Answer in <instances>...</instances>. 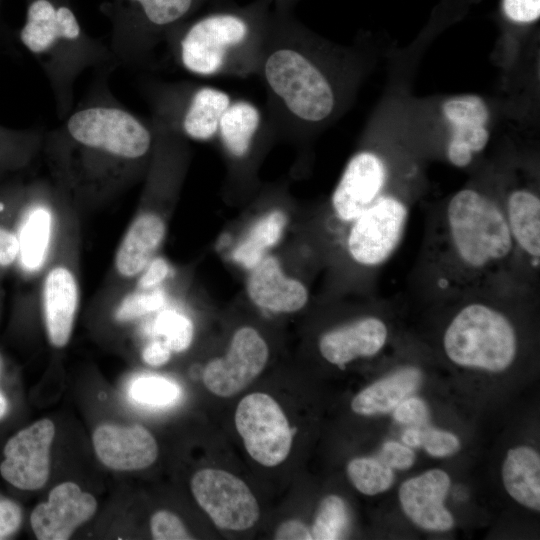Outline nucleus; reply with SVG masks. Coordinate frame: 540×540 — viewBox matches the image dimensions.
Masks as SVG:
<instances>
[{"label":"nucleus","instance_id":"nucleus-19","mask_svg":"<svg viewBox=\"0 0 540 540\" xmlns=\"http://www.w3.org/2000/svg\"><path fill=\"white\" fill-rule=\"evenodd\" d=\"M388 336L386 324L380 318L367 316L324 333L319 339V351L329 363L343 368L347 363L377 354Z\"/></svg>","mask_w":540,"mask_h":540},{"label":"nucleus","instance_id":"nucleus-6","mask_svg":"<svg viewBox=\"0 0 540 540\" xmlns=\"http://www.w3.org/2000/svg\"><path fill=\"white\" fill-rule=\"evenodd\" d=\"M209 1L215 0H111L102 7L112 24L111 53L129 64L146 61Z\"/></svg>","mask_w":540,"mask_h":540},{"label":"nucleus","instance_id":"nucleus-29","mask_svg":"<svg viewBox=\"0 0 540 540\" xmlns=\"http://www.w3.org/2000/svg\"><path fill=\"white\" fill-rule=\"evenodd\" d=\"M180 394L176 383L160 376L139 377L129 389V395L135 402L152 407L170 406L179 399Z\"/></svg>","mask_w":540,"mask_h":540},{"label":"nucleus","instance_id":"nucleus-17","mask_svg":"<svg viewBox=\"0 0 540 540\" xmlns=\"http://www.w3.org/2000/svg\"><path fill=\"white\" fill-rule=\"evenodd\" d=\"M450 488L448 474L433 469L410 478L399 488V501L406 516L417 526L431 531H447L454 518L444 506Z\"/></svg>","mask_w":540,"mask_h":540},{"label":"nucleus","instance_id":"nucleus-1","mask_svg":"<svg viewBox=\"0 0 540 540\" xmlns=\"http://www.w3.org/2000/svg\"><path fill=\"white\" fill-rule=\"evenodd\" d=\"M517 259L502 203L479 190L456 192L431 220L423 265L437 296L502 292L496 282Z\"/></svg>","mask_w":540,"mask_h":540},{"label":"nucleus","instance_id":"nucleus-11","mask_svg":"<svg viewBox=\"0 0 540 540\" xmlns=\"http://www.w3.org/2000/svg\"><path fill=\"white\" fill-rule=\"evenodd\" d=\"M268 358L269 348L261 334L243 326L234 332L225 355L204 368V385L217 396H234L263 371Z\"/></svg>","mask_w":540,"mask_h":540},{"label":"nucleus","instance_id":"nucleus-41","mask_svg":"<svg viewBox=\"0 0 540 540\" xmlns=\"http://www.w3.org/2000/svg\"><path fill=\"white\" fill-rule=\"evenodd\" d=\"M22 514L19 506L10 501H0V539L13 534L20 526Z\"/></svg>","mask_w":540,"mask_h":540},{"label":"nucleus","instance_id":"nucleus-32","mask_svg":"<svg viewBox=\"0 0 540 540\" xmlns=\"http://www.w3.org/2000/svg\"><path fill=\"white\" fill-rule=\"evenodd\" d=\"M156 331L172 352H182L192 342L194 326L186 315L177 311H166L158 317Z\"/></svg>","mask_w":540,"mask_h":540},{"label":"nucleus","instance_id":"nucleus-25","mask_svg":"<svg viewBox=\"0 0 540 540\" xmlns=\"http://www.w3.org/2000/svg\"><path fill=\"white\" fill-rule=\"evenodd\" d=\"M503 484L523 506L540 510V457L527 446L510 449L502 466Z\"/></svg>","mask_w":540,"mask_h":540},{"label":"nucleus","instance_id":"nucleus-20","mask_svg":"<svg viewBox=\"0 0 540 540\" xmlns=\"http://www.w3.org/2000/svg\"><path fill=\"white\" fill-rule=\"evenodd\" d=\"M77 306L78 286L72 272L65 267L50 270L43 287V308L53 346L60 348L68 343Z\"/></svg>","mask_w":540,"mask_h":540},{"label":"nucleus","instance_id":"nucleus-24","mask_svg":"<svg viewBox=\"0 0 540 540\" xmlns=\"http://www.w3.org/2000/svg\"><path fill=\"white\" fill-rule=\"evenodd\" d=\"M288 222L284 209L274 207L267 210L250 225L234 247L231 253L233 262L247 271L252 269L280 242Z\"/></svg>","mask_w":540,"mask_h":540},{"label":"nucleus","instance_id":"nucleus-47","mask_svg":"<svg viewBox=\"0 0 540 540\" xmlns=\"http://www.w3.org/2000/svg\"><path fill=\"white\" fill-rule=\"evenodd\" d=\"M0 4H1V0H0Z\"/></svg>","mask_w":540,"mask_h":540},{"label":"nucleus","instance_id":"nucleus-18","mask_svg":"<svg viewBox=\"0 0 540 540\" xmlns=\"http://www.w3.org/2000/svg\"><path fill=\"white\" fill-rule=\"evenodd\" d=\"M93 445L105 466L120 471L144 469L158 455L156 440L146 428L138 424L100 425L93 433Z\"/></svg>","mask_w":540,"mask_h":540},{"label":"nucleus","instance_id":"nucleus-43","mask_svg":"<svg viewBox=\"0 0 540 540\" xmlns=\"http://www.w3.org/2000/svg\"><path fill=\"white\" fill-rule=\"evenodd\" d=\"M278 540H309L312 539L310 529L299 520H289L282 523L275 532Z\"/></svg>","mask_w":540,"mask_h":540},{"label":"nucleus","instance_id":"nucleus-28","mask_svg":"<svg viewBox=\"0 0 540 540\" xmlns=\"http://www.w3.org/2000/svg\"><path fill=\"white\" fill-rule=\"evenodd\" d=\"M347 474L355 488L366 495L382 493L394 481L392 468L373 457L351 460L347 465Z\"/></svg>","mask_w":540,"mask_h":540},{"label":"nucleus","instance_id":"nucleus-7","mask_svg":"<svg viewBox=\"0 0 540 540\" xmlns=\"http://www.w3.org/2000/svg\"><path fill=\"white\" fill-rule=\"evenodd\" d=\"M152 117L178 136L215 140L220 120L233 98L217 87L191 82L148 83Z\"/></svg>","mask_w":540,"mask_h":540},{"label":"nucleus","instance_id":"nucleus-10","mask_svg":"<svg viewBox=\"0 0 540 540\" xmlns=\"http://www.w3.org/2000/svg\"><path fill=\"white\" fill-rule=\"evenodd\" d=\"M199 506L213 523L225 530H246L260 515L258 502L249 487L235 475L219 469H202L191 480Z\"/></svg>","mask_w":540,"mask_h":540},{"label":"nucleus","instance_id":"nucleus-12","mask_svg":"<svg viewBox=\"0 0 540 540\" xmlns=\"http://www.w3.org/2000/svg\"><path fill=\"white\" fill-rule=\"evenodd\" d=\"M274 131L269 117L257 105L246 99H233L220 120L215 140L231 170L243 174L251 169Z\"/></svg>","mask_w":540,"mask_h":540},{"label":"nucleus","instance_id":"nucleus-8","mask_svg":"<svg viewBox=\"0 0 540 540\" xmlns=\"http://www.w3.org/2000/svg\"><path fill=\"white\" fill-rule=\"evenodd\" d=\"M408 216L403 200L382 194L348 224L345 249L350 259L366 268L385 263L400 244Z\"/></svg>","mask_w":540,"mask_h":540},{"label":"nucleus","instance_id":"nucleus-42","mask_svg":"<svg viewBox=\"0 0 540 540\" xmlns=\"http://www.w3.org/2000/svg\"><path fill=\"white\" fill-rule=\"evenodd\" d=\"M19 252L18 235L0 224V267L12 265L19 258Z\"/></svg>","mask_w":540,"mask_h":540},{"label":"nucleus","instance_id":"nucleus-34","mask_svg":"<svg viewBox=\"0 0 540 540\" xmlns=\"http://www.w3.org/2000/svg\"><path fill=\"white\" fill-rule=\"evenodd\" d=\"M419 447L434 457H445L456 453L460 448V442L456 435L451 432L420 425Z\"/></svg>","mask_w":540,"mask_h":540},{"label":"nucleus","instance_id":"nucleus-30","mask_svg":"<svg viewBox=\"0 0 540 540\" xmlns=\"http://www.w3.org/2000/svg\"><path fill=\"white\" fill-rule=\"evenodd\" d=\"M442 112L452 127L486 126L489 119L486 103L476 95L450 98L443 103Z\"/></svg>","mask_w":540,"mask_h":540},{"label":"nucleus","instance_id":"nucleus-39","mask_svg":"<svg viewBox=\"0 0 540 540\" xmlns=\"http://www.w3.org/2000/svg\"><path fill=\"white\" fill-rule=\"evenodd\" d=\"M505 15L516 23H531L540 16V0H503Z\"/></svg>","mask_w":540,"mask_h":540},{"label":"nucleus","instance_id":"nucleus-35","mask_svg":"<svg viewBox=\"0 0 540 540\" xmlns=\"http://www.w3.org/2000/svg\"><path fill=\"white\" fill-rule=\"evenodd\" d=\"M150 528L153 538L157 540L192 539L180 518L166 510H160L153 514Z\"/></svg>","mask_w":540,"mask_h":540},{"label":"nucleus","instance_id":"nucleus-26","mask_svg":"<svg viewBox=\"0 0 540 540\" xmlns=\"http://www.w3.org/2000/svg\"><path fill=\"white\" fill-rule=\"evenodd\" d=\"M29 212L17 234L20 244L19 257L26 269L35 270L43 263L48 249L51 215L42 206L34 207Z\"/></svg>","mask_w":540,"mask_h":540},{"label":"nucleus","instance_id":"nucleus-13","mask_svg":"<svg viewBox=\"0 0 540 540\" xmlns=\"http://www.w3.org/2000/svg\"><path fill=\"white\" fill-rule=\"evenodd\" d=\"M54 434L53 422L42 419L11 437L3 451L2 477L22 490L41 488L49 477L50 446Z\"/></svg>","mask_w":540,"mask_h":540},{"label":"nucleus","instance_id":"nucleus-2","mask_svg":"<svg viewBox=\"0 0 540 540\" xmlns=\"http://www.w3.org/2000/svg\"><path fill=\"white\" fill-rule=\"evenodd\" d=\"M317 51L292 12L273 9L257 76L266 89L275 131L296 136L336 111L338 93Z\"/></svg>","mask_w":540,"mask_h":540},{"label":"nucleus","instance_id":"nucleus-9","mask_svg":"<svg viewBox=\"0 0 540 540\" xmlns=\"http://www.w3.org/2000/svg\"><path fill=\"white\" fill-rule=\"evenodd\" d=\"M235 426L247 452L259 464L273 467L287 458L292 430L281 407L268 394L244 397L236 408Z\"/></svg>","mask_w":540,"mask_h":540},{"label":"nucleus","instance_id":"nucleus-44","mask_svg":"<svg viewBox=\"0 0 540 540\" xmlns=\"http://www.w3.org/2000/svg\"><path fill=\"white\" fill-rule=\"evenodd\" d=\"M172 351L163 341H153L149 343L142 352V358L150 366L158 367L166 364Z\"/></svg>","mask_w":540,"mask_h":540},{"label":"nucleus","instance_id":"nucleus-4","mask_svg":"<svg viewBox=\"0 0 540 540\" xmlns=\"http://www.w3.org/2000/svg\"><path fill=\"white\" fill-rule=\"evenodd\" d=\"M18 38L44 71L58 114L73 105V86L87 68L111 58V51L82 27L69 0H25Z\"/></svg>","mask_w":540,"mask_h":540},{"label":"nucleus","instance_id":"nucleus-27","mask_svg":"<svg viewBox=\"0 0 540 540\" xmlns=\"http://www.w3.org/2000/svg\"><path fill=\"white\" fill-rule=\"evenodd\" d=\"M349 527L350 514L346 503L337 495H329L321 501L310 532L312 539L336 540L344 538Z\"/></svg>","mask_w":540,"mask_h":540},{"label":"nucleus","instance_id":"nucleus-14","mask_svg":"<svg viewBox=\"0 0 540 540\" xmlns=\"http://www.w3.org/2000/svg\"><path fill=\"white\" fill-rule=\"evenodd\" d=\"M387 167L373 151L360 150L348 160L331 195V208L337 220L349 224L382 194Z\"/></svg>","mask_w":540,"mask_h":540},{"label":"nucleus","instance_id":"nucleus-37","mask_svg":"<svg viewBox=\"0 0 540 540\" xmlns=\"http://www.w3.org/2000/svg\"><path fill=\"white\" fill-rule=\"evenodd\" d=\"M377 458L390 468L406 470L414 464L415 454L407 445L388 441L382 446Z\"/></svg>","mask_w":540,"mask_h":540},{"label":"nucleus","instance_id":"nucleus-36","mask_svg":"<svg viewBox=\"0 0 540 540\" xmlns=\"http://www.w3.org/2000/svg\"><path fill=\"white\" fill-rule=\"evenodd\" d=\"M394 418L403 424L420 426L427 423L429 410L420 398L409 397L394 408Z\"/></svg>","mask_w":540,"mask_h":540},{"label":"nucleus","instance_id":"nucleus-15","mask_svg":"<svg viewBox=\"0 0 540 540\" xmlns=\"http://www.w3.org/2000/svg\"><path fill=\"white\" fill-rule=\"evenodd\" d=\"M96 509L93 495L83 492L73 482H64L50 491L47 502L34 508L30 516L31 527L39 540H66L94 515Z\"/></svg>","mask_w":540,"mask_h":540},{"label":"nucleus","instance_id":"nucleus-16","mask_svg":"<svg viewBox=\"0 0 540 540\" xmlns=\"http://www.w3.org/2000/svg\"><path fill=\"white\" fill-rule=\"evenodd\" d=\"M245 288L247 297L256 307L271 313H294L309 301L307 286L288 275L281 261L270 254L248 270Z\"/></svg>","mask_w":540,"mask_h":540},{"label":"nucleus","instance_id":"nucleus-23","mask_svg":"<svg viewBox=\"0 0 540 540\" xmlns=\"http://www.w3.org/2000/svg\"><path fill=\"white\" fill-rule=\"evenodd\" d=\"M422 373L416 367H403L359 392L351 402L359 415L371 416L392 411L418 389Z\"/></svg>","mask_w":540,"mask_h":540},{"label":"nucleus","instance_id":"nucleus-22","mask_svg":"<svg viewBox=\"0 0 540 540\" xmlns=\"http://www.w3.org/2000/svg\"><path fill=\"white\" fill-rule=\"evenodd\" d=\"M165 232V222L159 215L145 213L137 217L117 251V271L125 277L141 273L162 243Z\"/></svg>","mask_w":540,"mask_h":540},{"label":"nucleus","instance_id":"nucleus-33","mask_svg":"<svg viewBox=\"0 0 540 540\" xmlns=\"http://www.w3.org/2000/svg\"><path fill=\"white\" fill-rule=\"evenodd\" d=\"M165 304V295L158 289L134 293L127 296L116 311L118 321H130L154 312Z\"/></svg>","mask_w":540,"mask_h":540},{"label":"nucleus","instance_id":"nucleus-3","mask_svg":"<svg viewBox=\"0 0 540 540\" xmlns=\"http://www.w3.org/2000/svg\"><path fill=\"white\" fill-rule=\"evenodd\" d=\"M271 0L218 4L179 25L166 41L176 63L200 77L257 75L272 19Z\"/></svg>","mask_w":540,"mask_h":540},{"label":"nucleus","instance_id":"nucleus-46","mask_svg":"<svg viewBox=\"0 0 540 540\" xmlns=\"http://www.w3.org/2000/svg\"><path fill=\"white\" fill-rule=\"evenodd\" d=\"M7 411V401L4 396L0 393V419L5 415Z\"/></svg>","mask_w":540,"mask_h":540},{"label":"nucleus","instance_id":"nucleus-38","mask_svg":"<svg viewBox=\"0 0 540 540\" xmlns=\"http://www.w3.org/2000/svg\"><path fill=\"white\" fill-rule=\"evenodd\" d=\"M489 140V131L485 125L452 127L449 141L466 145L472 153L480 152Z\"/></svg>","mask_w":540,"mask_h":540},{"label":"nucleus","instance_id":"nucleus-5","mask_svg":"<svg viewBox=\"0 0 540 540\" xmlns=\"http://www.w3.org/2000/svg\"><path fill=\"white\" fill-rule=\"evenodd\" d=\"M443 348L456 365L501 372L514 361L518 340L507 315L484 300H471L456 312L443 335Z\"/></svg>","mask_w":540,"mask_h":540},{"label":"nucleus","instance_id":"nucleus-31","mask_svg":"<svg viewBox=\"0 0 540 540\" xmlns=\"http://www.w3.org/2000/svg\"><path fill=\"white\" fill-rule=\"evenodd\" d=\"M37 141L36 131L0 125V172L19 166Z\"/></svg>","mask_w":540,"mask_h":540},{"label":"nucleus","instance_id":"nucleus-45","mask_svg":"<svg viewBox=\"0 0 540 540\" xmlns=\"http://www.w3.org/2000/svg\"><path fill=\"white\" fill-rule=\"evenodd\" d=\"M298 0H271L274 10L281 12H292Z\"/></svg>","mask_w":540,"mask_h":540},{"label":"nucleus","instance_id":"nucleus-21","mask_svg":"<svg viewBox=\"0 0 540 540\" xmlns=\"http://www.w3.org/2000/svg\"><path fill=\"white\" fill-rule=\"evenodd\" d=\"M518 258L534 270L540 259V199L525 188L512 190L502 204Z\"/></svg>","mask_w":540,"mask_h":540},{"label":"nucleus","instance_id":"nucleus-40","mask_svg":"<svg viewBox=\"0 0 540 540\" xmlns=\"http://www.w3.org/2000/svg\"><path fill=\"white\" fill-rule=\"evenodd\" d=\"M143 271L138 284L140 288L149 290L158 286L166 279L170 268L165 259L156 257L152 258Z\"/></svg>","mask_w":540,"mask_h":540}]
</instances>
